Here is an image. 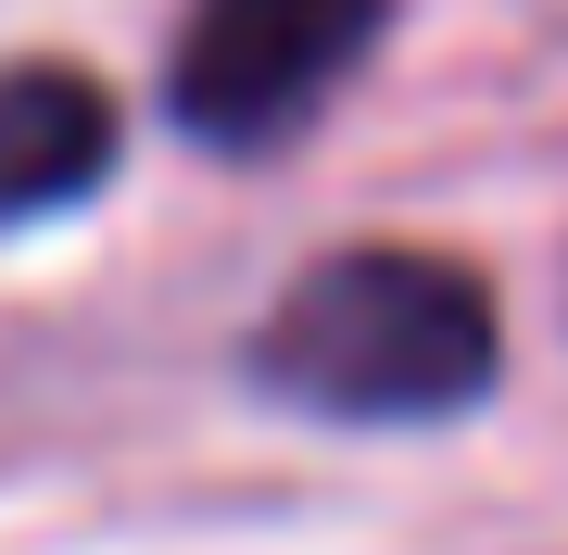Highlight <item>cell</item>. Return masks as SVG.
<instances>
[{"mask_svg":"<svg viewBox=\"0 0 568 555\" xmlns=\"http://www.w3.org/2000/svg\"><path fill=\"white\" fill-rule=\"evenodd\" d=\"M241 391L316 430H455L506 391V304L467 253L342 240L253 316Z\"/></svg>","mask_w":568,"mask_h":555,"instance_id":"cell-1","label":"cell"},{"mask_svg":"<svg viewBox=\"0 0 568 555\" xmlns=\"http://www.w3.org/2000/svg\"><path fill=\"white\" fill-rule=\"evenodd\" d=\"M392 0H190L164 39V126L215 165H265L366 76Z\"/></svg>","mask_w":568,"mask_h":555,"instance_id":"cell-2","label":"cell"},{"mask_svg":"<svg viewBox=\"0 0 568 555\" xmlns=\"http://www.w3.org/2000/svg\"><path fill=\"white\" fill-rule=\"evenodd\" d=\"M126 177V114L89 63H0V227H51Z\"/></svg>","mask_w":568,"mask_h":555,"instance_id":"cell-3","label":"cell"}]
</instances>
